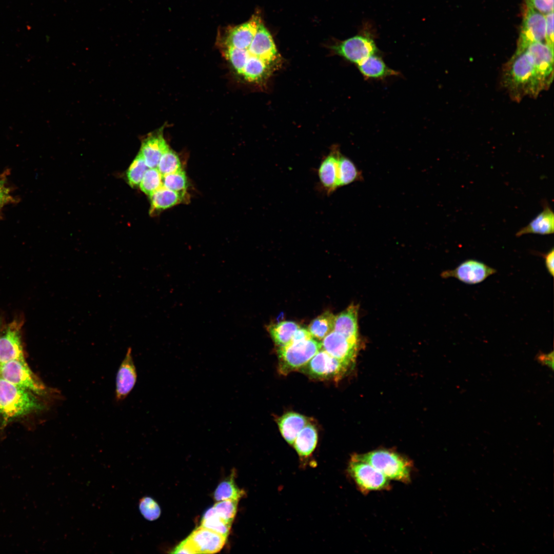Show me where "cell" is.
<instances>
[{"instance_id": "cell-1", "label": "cell", "mask_w": 554, "mask_h": 554, "mask_svg": "<svg viewBox=\"0 0 554 554\" xmlns=\"http://www.w3.org/2000/svg\"><path fill=\"white\" fill-rule=\"evenodd\" d=\"M553 49L542 42L515 53L504 66L502 82L511 97L537 96L553 80Z\"/></svg>"}, {"instance_id": "cell-2", "label": "cell", "mask_w": 554, "mask_h": 554, "mask_svg": "<svg viewBox=\"0 0 554 554\" xmlns=\"http://www.w3.org/2000/svg\"><path fill=\"white\" fill-rule=\"evenodd\" d=\"M45 408L39 397L0 378V414L9 420Z\"/></svg>"}, {"instance_id": "cell-3", "label": "cell", "mask_w": 554, "mask_h": 554, "mask_svg": "<svg viewBox=\"0 0 554 554\" xmlns=\"http://www.w3.org/2000/svg\"><path fill=\"white\" fill-rule=\"evenodd\" d=\"M353 456L371 464L389 480L405 483L410 481L412 463L409 460L394 451L380 449Z\"/></svg>"}, {"instance_id": "cell-4", "label": "cell", "mask_w": 554, "mask_h": 554, "mask_svg": "<svg viewBox=\"0 0 554 554\" xmlns=\"http://www.w3.org/2000/svg\"><path fill=\"white\" fill-rule=\"evenodd\" d=\"M322 349L321 341L312 337L278 347L280 372L287 374L301 369Z\"/></svg>"}, {"instance_id": "cell-5", "label": "cell", "mask_w": 554, "mask_h": 554, "mask_svg": "<svg viewBox=\"0 0 554 554\" xmlns=\"http://www.w3.org/2000/svg\"><path fill=\"white\" fill-rule=\"evenodd\" d=\"M0 378L39 397L49 394V389L32 371L25 360H12L0 364Z\"/></svg>"}, {"instance_id": "cell-6", "label": "cell", "mask_w": 554, "mask_h": 554, "mask_svg": "<svg viewBox=\"0 0 554 554\" xmlns=\"http://www.w3.org/2000/svg\"><path fill=\"white\" fill-rule=\"evenodd\" d=\"M348 472L362 492L389 488V480L379 470L366 462L352 456Z\"/></svg>"}, {"instance_id": "cell-7", "label": "cell", "mask_w": 554, "mask_h": 554, "mask_svg": "<svg viewBox=\"0 0 554 554\" xmlns=\"http://www.w3.org/2000/svg\"><path fill=\"white\" fill-rule=\"evenodd\" d=\"M520 32L515 53L523 51L531 44L545 38V15L530 5L526 4Z\"/></svg>"}, {"instance_id": "cell-8", "label": "cell", "mask_w": 554, "mask_h": 554, "mask_svg": "<svg viewBox=\"0 0 554 554\" xmlns=\"http://www.w3.org/2000/svg\"><path fill=\"white\" fill-rule=\"evenodd\" d=\"M349 366L322 349L301 369L313 378L337 380L344 375Z\"/></svg>"}, {"instance_id": "cell-9", "label": "cell", "mask_w": 554, "mask_h": 554, "mask_svg": "<svg viewBox=\"0 0 554 554\" xmlns=\"http://www.w3.org/2000/svg\"><path fill=\"white\" fill-rule=\"evenodd\" d=\"M332 49L336 54L356 65L378 52L372 37L366 34L349 38L333 46Z\"/></svg>"}, {"instance_id": "cell-10", "label": "cell", "mask_w": 554, "mask_h": 554, "mask_svg": "<svg viewBox=\"0 0 554 554\" xmlns=\"http://www.w3.org/2000/svg\"><path fill=\"white\" fill-rule=\"evenodd\" d=\"M23 322L14 320L0 329V364L12 360H24L22 341Z\"/></svg>"}, {"instance_id": "cell-11", "label": "cell", "mask_w": 554, "mask_h": 554, "mask_svg": "<svg viewBox=\"0 0 554 554\" xmlns=\"http://www.w3.org/2000/svg\"><path fill=\"white\" fill-rule=\"evenodd\" d=\"M497 270L486 264L472 259L466 260L452 270H446L441 274L443 278H455L467 284H477L482 282Z\"/></svg>"}, {"instance_id": "cell-12", "label": "cell", "mask_w": 554, "mask_h": 554, "mask_svg": "<svg viewBox=\"0 0 554 554\" xmlns=\"http://www.w3.org/2000/svg\"><path fill=\"white\" fill-rule=\"evenodd\" d=\"M322 349L331 356L350 365L356 357L358 343L332 331L321 341Z\"/></svg>"}, {"instance_id": "cell-13", "label": "cell", "mask_w": 554, "mask_h": 554, "mask_svg": "<svg viewBox=\"0 0 554 554\" xmlns=\"http://www.w3.org/2000/svg\"><path fill=\"white\" fill-rule=\"evenodd\" d=\"M247 51L249 56L258 57L274 67L277 66L279 55L271 34L262 23Z\"/></svg>"}, {"instance_id": "cell-14", "label": "cell", "mask_w": 554, "mask_h": 554, "mask_svg": "<svg viewBox=\"0 0 554 554\" xmlns=\"http://www.w3.org/2000/svg\"><path fill=\"white\" fill-rule=\"evenodd\" d=\"M137 380V372L134 363L132 349L128 348L125 356L118 369L115 382V398L122 401L134 388Z\"/></svg>"}, {"instance_id": "cell-15", "label": "cell", "mask_w": 554, "mask_h": 554, "mask_svg": "<svg viewBox=\"0 0 554 554\" xmlns=\"http://www.w3.org/2000/svg\"><path fill=\"white\" fill-rule=\"evenodd\" d=\"M187 538L196 553H213L222 549L227 537L200 526Z\"/></svg>"}, {"instance_id": "cell-16", "label": "cell", "mask_w": 554, "mask_h": 554, "mask_svg": "<svg viewBox=\"0 0 554 554\" xmlns=\"http://www.w3.org/2000/svg\"><path fill=\"white\" fill-rule=\"evenodd\" d=\"M261 23L260 17L254 15L248 21L230 28L225 40V46L247 50Z\"/></svg>"}, {"instance_id": "cell-17", "label": "cell", "mask_w": 554, "mask_h": 554, "mask_svg": "<svg viewBox=\"0 0 554 554\" xmlns=\"http://www.w3.org/2000/svg\"><path fill=\"white\" fill-rule=\"evenodd\" d=\"M340 152L333 150L322 161L318 170L320 185L328 195L332 194L338 187V159Z\"/></svg>"}, {"instance_id": "cell-18", "label": "cell", "mask_w": 554, "mask_h": 554, "mask_svg": "<svg viewBox=\"0 0 554 554\" xmlns=\"http://www.w3.org/2000/svg\"><path fill=\"white\" fill-rule=\"evenodd\" d=\"M358 305L351 304L334 316L333 330L351 341L358 342Z\"/></svg>"}, {"instance_id": "cell-19", "label": "cell", "mask_w": 554, "mask_h": 554, "mask_svg": "<svg viewBox=\"0 0 554 554\" xmlns=\"http://www.w3.org/2000/svg\"><path fill=\"white\" fill-rule=\"evenodd\" d=\"M169 148L162 133L159 132L143 140L140 152L149 168H156L161 156Z\"/></svg>"}, {"instance_id": "cell-20", "label": "cell", "mask_w": 554, "mask_h": 554, "mask_svg": "<svg viewBox=\"0 0 554 554\" xmlns=\"http://www.w3.org/2000/svg\"><path fill=\"white\" fill-rule=\"evenodd\" d=\"M543 211L537 215L526 226L522 228L516 236L526 234L548 235L553 233L554 213L546 201L543 202Z\"/></svg>"}, {"instance_id": "cell-21", "label": "cell", "mask_w": 554, "mask_h": 554, "mask_svg": "<svg viewBox=\"0 0 554 554\" xmlns=\"http://www.w3.org/2000/svg\"><path fill=\"white\" fill-rule=\"evenodd\" d=\"M357 66L365 79H382L399 75V72L390 68L377 54L369 56Z\"/></svg>"}, {"instance_id": "cell-22", "label": "cell", "mask_w": 554, "mask_h": 554, "mask_svg": "<svg viewBox=\"0 0 554 554\" xmlns=\"http://www.w3.org/2000/svg\"><path fill=\"white\" fill-rule=\"evenodd\" d=\"M308 423L305 416L294 412H287L277 420L281 434L286 441L291 445L299 433Z\"/></svg>"}, {"instance_id": "cell-23", "label": "cell", "mask_w": 554, "mask_h": 554, "mask_svg": "<svg viewBox=\"0 0 554 554\" xmlns=\"http://www.w3.org/2000/svg\"><path fill=\"white\" fill-rule=\"evenodd\" d=\"M318 433L315 427L308 423L299 433L293 446L301 458L309 457L317 444Z\"/></svg>"}, {"instance_id": "cell-24", "label": "cell", "mask_w": 554, "mask_h": 554, "mask_svg": "<svg viewBox=\"0 0 554 554\" xmlns=\"http://www.w3.org/2000/svg\"><path fill=\"white\" fill-rule=\"evenodd\" d=\"M300 326L293 321H285L267 326V329L277 347L290 343L292 337Z\"/></svg>"}, {"instance_id": "cell-25", "label": "cell", "mask_w": 554, "mask_h": 554, "mask_svg": "<svg viewBox=\"0 0 554 554\" xmlns=\"http://www.w3.org/2000/svg\"><path fill=\"white\" fill-rule=\"evenodd\" d=\"M185 193L162 186L150 196L151 210L166 209L181 203L185 197Z\"/></svg>"}, {"instance_id": "cell-26", "label": "cell", "mask_w": 554, "mask_h": 554, "mask_svg": "<svg viewBox=\"0 0 554 554\" xmlns=\"http://www.w3.org/2000/svg\"><path fill=\"white\" fill-rule=\"evenodd\" d=\"M334 316L332 312L327 311L314 319L307 328L311 337L321 341L333 330Z\"/></svg>"}, {"instance_id": "cell-27", "label": "cell", "mask_w": 554, "mask_h": 554, "mask_svg": "<svg viewBox=\"0 0 554 554\" xmlns=\"http://www.w3.org/2000/svg\"><path fill=\"white\" fill-rule=\"evenodd\" d=\"M338 177L340 188L358 181L361 177V174L349 159L340 153L338 159Z\"/></svg>"}, {"instance_id": "cell-28", "label": "cell", "mask_w": 554, "mask_h": 554, "mask_svg": "<svg viewBox=\"0 0 554 554\" xmlns=\"http://www.w3.org/2000/svg\"><path fill=\"white\" fill-rule=\"evenodd\" d=\"M234 472L222 481L216 488L213 498L216 501L228 499L240 500L244 493L236 485L234 481Z\"/></svg>"}, {"instance_id": "cell-29", "label": "cell", "mask_w": 554, "mask_h": 554, "mask_svg": "<svg viewBox=\"0 0 554 554\" xmlns=\"http://www.w3.org/2000/svg\"><path fill=\"white\" fill-rule=\"evenodd\" d=\"M200 526L227 538L231 526L218 516L213 506L208 509L203 514Z\"/></svg>"}, {"instance_id": "cell-30", "label": "cell", "mask_w": 554, "mask_h": 554, "mask_svg": "<svg viewBox=\"0 0 554 554\" xmlns=\"http://www.w3.org/2000/svg\"><path fill=\"white\" fill-rule=\"evenodd\" d=\"M163 186V175L156 168H148L140 184L141 190L149 196Z\"/></svg>"}, {"instance_id": "cell-31", "label": "cell", "mask_w": 554, "mask_h": 554, "mask_svg": "<svg viewBox=\"0 0 554 554\" xmlns=\"http://www.w3.org/2000/svg\"><path fill=\"white\" fill-rule=\"evenodd\" d=\"M148 168L140 152L133 161L127 172L129 185L132 187L140 185L145 173Z\"/></svg>"}, {"instance_id": "cell-32", "label": "cell", "mask_w": 554, "mask_h": 554, "mask_svg": "<svg viewBox=\"0 0 554 554\" xmlns=\"http://www.w3.org/2000/svg\"><path fill=\"white\" fill-rule=\"evenodd\" d=\"M156 168L163 175L179 171L182 169L180 158L169 148L161 156Z\"/></svg>"}, {"instance_id": "cell-33", "label": "cell", "mask_w": 554, "mask_h": 554, "mask_svg": "<svg viewBox=\"0 0 554 554\" xmlns=\"http://www.w3.org/2000/svg\"><path fill=\"white\" fill-rule=\"evenodd\" d=\"M163 186L174 191L185 193L188 183L185 172L181 169L163 175Z\"/></svg>"}, {"instance_id": "cell-34", "label": "cell", "mask_w": 554, "mask_h": 554, "mask_svg": "<svg viewBox=\"0 0 554 554\" xmlns=\"http://www.w3.org/2000/svg\"><path fill=\"white\" fill-rule=\"evenodd\" d=\"M239 501L228 499L217 501L213 506L218 516L231 525L237 512Z\"/></svg>"}, {"instance_id": "cell-35", "label": "cell", "mask_w": 554, "mask_h": 554, "mask_svg": "<svg viewBox=\"0 0 554 554\" xmlns=\"http://www.w3.org/2000/svg\"><path fill=\"white\" fill-rule=\"evenodd\" d=\"M225 54L236 72L242 75L247 60L249 57L247 50L226 46Z\"/></svg>"}, {"instance_id": "cell-36", "label": "cell", "mask_w": 554, "mask_h": 554, "mask_svg": "<svg viewBox=\"0 0 554 554\" xmlns=\"http://www.w3.org/2000/svg\"><path fill=\"white\" fill-rule=\"evenodd\" d=\"M139 509L143 517L149 521H154L161 515L159 505L149 497H143L140 500Z\"/></svg>"}, {"instance_id": "cell-37", "label": "cell", "mask_w": 554, "mask_h": 554, "mask_svg": "<svg viewBox=\"0 0 554 554\" xmlns=\"http://www.w3.org/2000/svg\"><path fill=\"white\" fill-rule=\"evenodd\" d=\"M544 15L546 21L544 40L548 46L553 48V10Z\"/></svg>"}, {"instance_id": "cell-38", "label": "cell", "mask_w": 554, "mask_h": 554, "mask_svg": "<svg viewBox=\"0 0 554 554\" xmlns=\"http://www.w3.org/2000/svg\"><path fill=\"white\" fill-rule=\"evenodd\" d=\"M525 3L545 14L553 10V0H524Z\"/></svg>"}, {"instance_id": "cell-39", "label": "cell", "mask_w": 554, "mask_h": 554, "mask_svg": "<svg viewBox=\"0 0 554 554\" xmlns=\"http://www.w3.org/2000/svg\"><path fill=\"white\" fill-rule=\"evenodd\" d=\"M172 553H196L192 546L186 538L177 545L171 552Z\"/></svg>"}, {"instance_id": "cell-40", "label": "cell", "mask_w": 554, "mask_h": 554, "mask_svg": "<svg viewBox=\"0 0 554 554\" xmlns=\"http://www.w3.org/2000/svg\"><path fill=\"white\" fill-rule=\"evenodd\" d=\"M537 360L542 365H545L553 369V352L548 353H539L536 356Z\"/></svg>"}, {"instance_id": "cell-41", "label": "cell", "mask_w": 554, "mask_h": 554, "mask_svg": "<svg viewBox=\"0 0 554 554\" xmlns=\"http://www.w3.org/2000/svg\"><path fill=\"white\" fill-rule=\"evenodd\" d=\"M544 259L545 265L548 273L552 276L554 275V250L552 248L547 253L542 254Z\"/></svg>"}, {"instance_id": "cell-42", "label": "cell", "mask_w": 554, "mask_h": 554, "mask_svg": "<svg viewBox=\"0 0 554 554\" xmlns=\"http://www.w3.org/2000/svg\"><path fill=\"white\" fill-rule=\"evenodd\" d=\"M312 338L307 328L300 327L294 333L291 342H298Z\"/></svg>"}, {"instance_id": "cell-43", "label": "cell", "mask_w": 554, "mask_h": 554, "mask_svg": "<svg viewBox=\"0 0 554 554\" xmlns=\"http://www.w3.org/2000/svg\"><path fill=\"white\" fill-rule=\"evenodd\" d=\"M9 189L5 184V181L0 178V208L9 201Z\"/></svg>"}, {"instance_id": "cell-44", "label": "cell", "mask_w": 554, "mask_h": 554, "mask_svg": "<svg viewBox=\"0 0 554 554\" xmlns=\"http://www.w3.org/2000/svg\"><path fill=\"white\" fill-rule=\"evenodd\" d=\"M3 325L2 320L0 319V329Z\"/></svg>"}]
</instances>
